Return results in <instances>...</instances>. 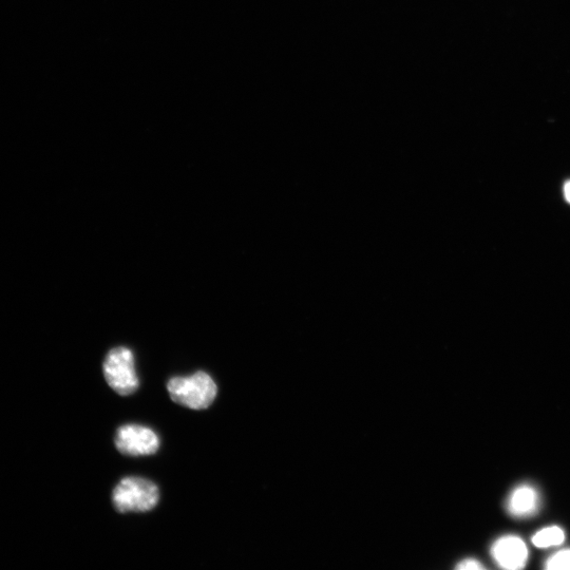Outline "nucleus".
<instances>
[{"mask_svg":"<svg viewBox=\"0 0 570 570\" xmlns=\"http://www.w3.org/2000/svg\"><path fill=\"white\" fill-rule=\"evenodd\" d=\"M167 390L175 403L193 410L207 409L214 403L218 393L214 379L202 371L169 379Z\"/></svg>","mask_w":570,"mask_h":570,"instance_id":"1","label":"nucleus"},{"mask_svg":"<svg viewBox=\"0 0 570 570\" xmlns=\"http://www.w3.org/2000/svg\"><path fill=\"white\" fill-rule=\"evenodd\" d=\"M159 500L158 486L137 477L123 479L112 493L113 506L120 513L147 512L154 509Z\"/></svg>","mask_w":570,"mask_h":570,"instance_id":"2","label":"nucleus"},{"mask_svg":"<svg viewBox=\"0 0 570 570\" xmlns=\"http://www.w3.org/2000/svg\"><path fill=\"white\" fill-rule=\"evenodd\" d=\"M103 371L107 384L119 395L128 396L138 390L135 357L129 349H112L105 358Z\"/></svg>","mask_w":570,"mask_h":570,"instance_id":"3","label":"nucleus"},{"mask_svg":"<svg viewBox=\"0 0 570 570\" xmlns=\"http://www.w3.org/2000/svg\"><path fill=\"white\" fill-rule=\"evenodd\" d=\"M160 439L154 430L140 425H125L116 435L117 449L127 456H146L157 453Z\"/></svg>","mask_w":570,"mask_h":570,"instance_id":"4","label":"nucleus"},{"mask_svg":"<svg viewBox=\"0 0 570 570\" xmlns=\"http://www.w3.org/2000/svg\"><path fill=\"white\" fill-rule=\"evenodd\" d=\"M491 557L503 569L519 570L527 564L528 548L521 538L505 536L494 542Z\"/></svg>","mask_w":570,"mask_h":570,"instance_id":"5","label":"nucleus"},{"mask_svg":"<svg viewBox=\"0 0 570 570\" xmlns=\"http://www.w3.org/2000/svg\"><path fill=\"white\" fill-rule=\"evenodd\" d=\"M539 494L534 487L523 485L512 491L507 501V510L512 517L527 518L539 507Z\"/></svg>","mask_w":570,"mask_h":570,"instance_id":"6","label":"nucleus"},{"mask_svg":"<svg viewBox=\"0 0 570 570\" xmlns=\"http://www.w3.org/2000/svg\"><path fill=\"white\" fill-rule=\"evenodd\" d=\"M565 541L564 530L558 526H550L538 531L532 537V543L538 548H550L561 545Z\"/></svg>","mask_w":570,"mask_h":570,"instance_id":"7","label":"nucleus"},{"mask_svg":"<svg viewBox=\"0 0 570 570\" xmlns=\"http://www.w3.org/2000/svg\"><path fill=\"white\" fill-rule=\"evenodd\" d=\"M549 570H570V549L559 551L556 555L551 556L545 565Z\"/></svg>","mask_w":570,"mask_h":570,"instance_id":"8","label":"nucleus"},{"mask_svg":"<svg viewBox=\"0 0 570 570\" xmlns=\"http://www.w3.org/2000/svg\"><path fill=\"white\" fill-rule=\"evenodd\" d=\"M485 567L481 564V562L474 560V559H467L458 564L456 569L460 570H481Z\"/></svg>","mask_w":570,"mask_h":570,"instance_id":"9","label":"nucleus"},{"mask_svg":"<svg viewBox=\"0 0 570 570\" xmlns=\"http://www.w3.org/2000/svg\"><path fill=\"white\" fill-rule=\"evenodd\" d=\"M563 189L565 200L570 204V180L564 184Z\"/></svg>","mask_w":570,"mask_h":570,"instance_id":"10","label":"nucleus"}]
</instances>
